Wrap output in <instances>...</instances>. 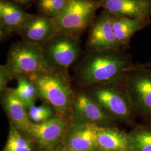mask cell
Instances as JSON below:
<instances>
[{
    "mask_svg": "<svg viewBox=\"0 0 151 151\" xmlns=\"http://www.w3.org/2000/svg\"><path fill=\"white\" fill-rule=\"evenodd\" d=\"M134 66L131 58L122 49L87 52L75 66L76 82L88 88L124 81Z\"/></svg>",
    "mask_w": 151,
    "mask_h": 151,
    "instance_id": "cell-1",
    "label": "cell"
},
{
    "mask_svg": "<svg viewBox=\"0 0 151 151\" xmlns=\"http://www.w3.org/2000/svg\"><path fill=\"white\" fill-rule=\"evenodd\" d=\"M27 77L35 87L38 97L53 108L57 115L65 119L70 117L75 93L67 73L49 70Z\"/></svg>",
    "mask_w": 151,
    "mask_h": 151,
    "instance_id": "cell-2",
    "label": "cell"
},
{
    "mask_svg": "<svg viewBox=\"0 0 151 151\" xmlns=\"http://www.w3.org/2000/svg\"><path fill=\"white\" fill-rule=\"evenodd\" d=\"M99 8L98 0H70L53 20L58 32L80 39L91 26Z\"/></svg>",
    "mask_w": 151,
    "mask_h": 151,
    "instance_id": "cell-3",
    "label": "cell"
},
{
    "mask_svg": "<svg viewBox=\"0 0 151 151\" xmlns=\"http://www.w3.org/2000/svg\"><path fill=\"white\" fill-rule=\"evenodd\" d=\"M5 66L10 78L51 70L45 59L42 47L25 40L12 46Z\"/></svg>",
    "mask_w": 151,
    "mask_h": 151,
    "instance_id": "cell-4",
    "label": "cell"
},
{
    "mask_svg": "<svg viewBox=\"0 0 151 151\" xmlns=\"http://www.w3.org/2000/svg\"><path fill=\"white\" fill-rule=\"evenodd\" d=\"M116 83L90 87L86 92L115 122L129 123L135 111L125 87L122 90L116 86Z\"/></svg>",
    "mask_w": 151,
    "mask_h": 151,
    "instance_id": "cell-5",
    "label": "cell"
},
{
    "mask_svg": "<svg viewBox=\"0 0 151 151\" xmlns=\"http://www.w3.org/2000/svg\"><path fill=\"white\" fill-rule=\"evenodd\" d=\"M80 39L58 32L42 47L47 63L52 71L68 73V68L82 55Z\"/></svg>",
    "mask_w": 151,
    "mask_h": 151,
    "instance_id": "cell-6",
    "label": "cell"
},
{
    "mask_svg": "<svg viewBox=\"0 0 151 151\" xmlns=\"http://www.w3.org/2000/svg\"><path fill=\"white\" fill-rule=\"evenodd\" d=\"M123 82L134 111L151 118V69L134 65Z\"/></svg>",
    "mask_w": 151,
    "mask_h": 151,
    "instance_id": "cell-7",
    "label": "cell"
},
{
    "mask_svg": "<svg viewBox=\"0 0 151 151\" xmlns=\"http://www.w3.org/2000/svg\"><path fill=\"white\" fill-rule=\"evenodd\" d=\"M70 119L72 123L95 124L100 127H113L116 123L86 91L75 93Z\"/></svg>",
    "mask_w": 151,
    "mask_h": 151,
    "instance_id": "cell-8",
    "label": "cell"
},
{
    "mask_svg": "<svg viewBox=\"0 0 151 151\" xmlns=\"http://www.w3.org/2000/svg\"><path fill=\"white\" fill-rule=\"evenodd\" d=\"M85 47L87 52L122 48L114 32L112 16L107 11L103 10L89 28Z\"/></svg>",
    "mask_w": 151,
    "mask_h": 151,
    "instance_id": "cell-9",
    "label": "cell"
},
{
    "mask_svg": "<svg viewBox=\"0 0 151 151\" xmlns=\"http://www.w3.org/2000/svg\"><path fill=\"white\" fill-rule=\"evenodd\" d=\"M69 124L66 119L56 115L43 123H32L25 134L39 146L48 150L55 147L65 137Z\"/></svg>",
    "mask_w": 151,
    "mask_h": 151,
    "instance_id": "cell-10",
    "label": "cell"
},
{
    "mask_svg": "<svg viewBox=\"0 0 151 151\" xmlns=\"http://www.w3.org/2000/svg\"><path fill=\"white\" fill-rule=\"evenodd\" d=\"M100 126L70 122L65 135V151H95Z\"/></svg>",
    "mask_w": 151,
    "mask_h": 151,
    "instance_id": "cell-11",
    "label": "cell"
},
{
    "mask_svg": "<svg viewBox=\"0 0 151 151\" xmlns=\"http://www.w3.org/2000/svg\"><path fill=\"white\" fill-rule=\"evenodd\" d=\"M23 40L42 47L58 32L53 19L30 15L20 29Z\"/></svg>",
    "mask_w": 151,
    "mask_h": 151,
    "instance_id": "cell-12",
    "label": "cell"
},
{
    "mask_svg": "<svg viewBox=\"0 0 151 151\" xmlns=\"http://www.w3.org/2000/svg\"><path fill=\"white\" fill-rule=\"evenodd\" d=\"M100 7L112 16L151 21V2L139 0H98Z\"/></svg>",
    "mask_w": 151,
    "mask_h": 151,
    "instance_id": "cell-13",
    "label": "cell"
},
{
    "mask_svg": "<svg viewBox=\"0 0 151 151\" xmlns=\"http://www.w3.org/2000/svg\"><path fill=\"white\" fill-rule=\"evenodd\" d=\"M2 104L12 125L25 134L32 123L29 119L27 108L16 96L12 88H7L2 97Z\"/></svg>",
    "mask_w": 151,
    "mask_h": 151,
    "instance_id": "cell-14",
    "label": "cell"
},
{
    "mask_svg": "<svg viewBox=\"0 0 151 151\" xmlns=\"http://www.w3.org/2000/svg\"><path fill=\"white\" fill-rule=\"evenodd\" d=\"M151 23V21L139 20L125 16H112L114 32L122 48L128 45L135 33Z\"/></svg>",
    "mask_w": 151,
    "mask_h": 151,
    "instance_id": "cell-15",
    "label": "cell"
},
{
    "mask_svg": "<svg viewBox=\"0 0 151 151\" xmlns=\"http://www.w3.org/2000/svg\"><path fill=\"white\" fill-rule=\"evenodd\" d=\"M97 145L101 151H128V135L113 127H100Z\"/></svg>",
    "mask_w": 151,
    "mask_h": 151,
    "instance_id": "cell-16",
    "label": "cell"
},
{
    "mask_svg": "<svg viewBox=\"0 0 151 151\" xmlns=\"http://www.w3.org/2000/svg\"><path fill=\"white\" fill-rule=\"evenodd\" d=\"M30 15L17 6L10 2H2L0 24L2 29L7 30H20Z\"/></svg>",
    "mask_w": 151,
    "mask_h": 151,
    "instance_id": "cell-17",
    "label": "cell"
},
{
    "mask_svg": "<svg viewBox=\"0 0 151 151\" xmlns=\"http://www.w3.org/2000/svg\"><path fill=\"white\" fill-rule=\"evenodd\" d=\"M127 135L130 151H151V128L138 126Z\"/></svg>",
    "mask_w": 151,
    "mask_h": 151,
    "instance_id": "cell-18",
    "label": "cell"
},
{
    "mask_svg": "<svg viewBox=\"0 0 151 151\" xmlns=\"http://www.w3.org/2000/svg\"><path fill=\"white\" fill-rule=\"evenodd\" d=\"M16 78L17 81V87L12 89L15 95L24 103L27 109L35 105V101L39 97L32 81L25 76H18Z\"/></svg>",
    "mask_w": 151,
    "mask_h": 151,
    "instance_id": "cell-19",
    "label": "cell"
},
{
    "mask_svg": "<svg viewBox=\"0 0 151 151\" xmlns=\"http://www.w3.org/2000/svg\"><path fill=\"white\" fill-rule=\"evenodd\" d=\"M11 125L7 142L3 151H34L30 139Z\"/></svg>",
    "mask_w": 151,
    "mask_h": 151,
    "instance_id": "cell-20",
    "label": "cell"
},
{
    "mask_svg": "<svg viewBox=\"0 0 151 151\" xmlns=\"http://www.w3.org/2000/svg\"><path fill=\"white\" fill-rule=\"evenodd\" d=\"M27 110L29 119L35 124L43 123L57 115L54 109L45 103L39 106L33 105Z\"/></svg>",
    "mask_w": 151,
    "mask_h": 151,
    "instance_id": "cell-21",
    "label": "cell"
},
{
    "mask_svg": "<svg viewBox=\"0 0 151 151\" xmlns=\"http://www.w3.org/2000/svg\"><path fill=\"white\" fill-rule=\"evenodd\" d=\"M70 0H38L40 14L54 19L65 9Z\"/></svg>",
    "mask_w": 151,
    "mask_h": 151,
    "instance_id": "cell-22",
    "label": "cell"
},
{
    "mask_svg": "<svg viewBox=\"0 0 151 151\" xmlns=\"http://www.w3.org/2000/svg\"><path fill=\"white\" fill-rule=\"evenodd\" d=\"M10 78L5 66L0 65V96L5 90L6 86Z\"/></svg>",
    "mask_w": 151,
    "mask_h": 151,
    "instance_id": "cell-23",
    "label": "cell"
},
{
    "mask_svg": "<svg viewBox=\"0 0 151 151\" xmlns=\"http://www.w3.org/2000/svg\"><path fill=\"white\" fill-rule=\"evenodd\" d=\"M46 151H65L64 149H61L60 148H57V147H53L50 149H48Z\"/></svg>",
    "mask_w": 151,
    "mask_h": 151,
    "instance_id": "cell-24",
    "label": "cell"
},
{
    "mask_svg": "<svg viewBox=\"0 0 151 151\" xmlns=\"http://www.w3.org/2000/svg\"><path fill=\"white\" fill-rule=\"evenodd\" d=\"M142 67H146L147 68H150L151 69V62H148V63H147L145 64H142V65H140Z\"/></svg>",
    "mask_w": 151,
    "mask_h": 151,
    "instance_id": "cell-25",
    "label": "cell"
},
{
    "mask_svg": "<svg viewBox=\"0 0 151 151\" xmlns=\"http://www.w3.org/2000/svg\"><path fill=\"white\" fill-rule=\"evenodd\" d=\"M17 2L22 4H27V3H29V2H30L32 0H16Z\"/></svg>",
    "mask_w": 151,
    "mask_h": 151,
    "instance_id": "cell-26",
    "label": "cell"
},
{
    "mask_svg": "<svg viewBox=\"0 0 151 151\" xmlns=\"http://www.w3.org/2000/svg\"><path fill=\"white\" fill-rule=\"evenodd\" d=\"M5 35V32H4V30L2 27H0V40L3 38Z\"/></svg>",
    "mask_w": 151,
    "mask_h": 151,
    "instance_id": "cell-27",
    "label": "cell"
},
{
    "mask_svg": "<svg viewBox=\"0 0 151 151\" xmlns=\"http://www.w3.org/2000/svg\"><path fill=\"white\" fill-rule=\"evenodd\" d=\"M2 2H0V17H1V11H2Z\"/></svg>",
    "mask_w": 151,
    "mask_h": 151,
    "instance_id": "cell-28",
    "label": "cell"
},
{
    "mask_svg": "<svg viewBox=\"0 0 151 151\" xmlns=\"http://www.w3.org/2000/svg\"><path fill=\"white\" fill-rule=\"evenodd\" d=\"M142 1H145V2H151V0H139Z\"/></svg>",
    "mask_w": 151,
    "mask_h": 151,
    "instance_id": "cell-29",
    "label": "cell"
},
{
    "mask_svg": "<svg viewBox=\"0 0 151 151\" xmlns=\"http://www.w3.org/2000/svg\"><path fill=\"white\" fill-rule=\"evenodd\" d=\"M130 151L129 150H128V151Z\"/></svg>",
    "mask_w": 151,
    "mask_h": 151,
    "instance_id": "cell-30",
    "label": "cell"
}]
</instances>
